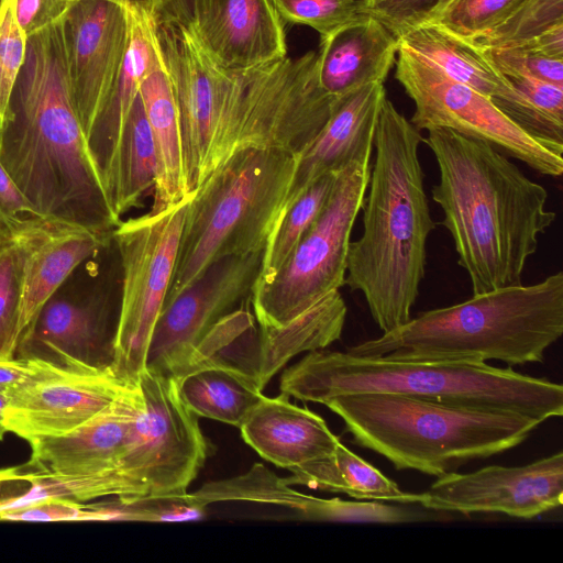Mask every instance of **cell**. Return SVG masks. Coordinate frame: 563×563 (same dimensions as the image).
I'll list each match as a JSON object with an SVG mask.
<instances>
[{
	"mask_svg": "<svg viewBox=\"0 0 563 563\" xmlns=\"http://www.w3.org/2000/svg\"><path fill=\"white\" fill-rule=\"evenodd\" d=\"M156 33L177 104L188 189L194 191L201 184L227 70L207 55L191 27L158 22Z\"/></svg>",
	"mask_w": 563,
	"mask_h": 563,
	"instance_id": "18",
	"label": "cell"
},
{
	"mask_svg": "<svg viewBox=\"0 0 563 563\" xmlns=\"http://www.w3.org/2000/svg\"><path fill=\"white\" fill-rule=\"evenodd\" d=\"M34 371L32 360L12 357L0 358V393L7 396L24 383Z\"/></svg>",
	"mask_w": 563,
	"mask_h": 563,
	"instance_id": "47",
	"label": "cell"
},
{
	"mask_svg": "<svg viewBox=\"0 0 563 563\" xmlns=\"http://www.w3.org/2000/svg\"><path fill=\"white\" fill-rule=\"evenodd\" d=\"M523 1L444 0L416 22H433L464 40H471L501 22Z\"/></svg>",
	"mask_w": 563,
	"mask_h": 563,
	"instance_id": "38",
	"label": "cell"
},
{
	"mask_svg": "<svg viewBox=\"0 0 563 563\" xmlns=\"http://www.w3.org/2000/svg\"><path fill=\"white\" fill-rule=\"evenodd\" d=\"M385 95L384 84L374 82L339 100L324 126L298 155L282 212L324 174L339 172L353 161L372 157Z\"/></svg>",
	"mask_w": 563,
	"mask_h": 563,
	"instance_id": "21",
	"label": "cell"
},
{
	"mask_svg": "<svg viewBox=\"0 0 563 563\" xmlns=\"http://www.w3.org/2000/svg\"><path fill=\"white\" fill-rule=\"evenodd\" d=\"M272 1V0H271Z\"/></svg>",
	"mask_w": 563,
	"mask_h": 563,
	"instance_id": "53",
	"label": "cell"
},
{
	"mask_svg": "<svg viewBox=\"0 0 563 563\" xmlns=\"http://www.w3.org/2000/svg\"><path fill=\"white\" fill-rule=\"evenodd\" d=\"M25 47L26 36L16 22L14 0H3L0 7V131Z\"/></svg>",
	"mask_w": 563,
	"mask_h": 563,
	"instance_id": "40",
	"label": "cell"
},
{
	"mask_svg": "<svg viewBox=\"0 0 563 563\" xmlns=\"http://www.w3.org/2000/svg\"><path fill=\"white\" fill-rule=\"evenodd\" d=\"M563 334V272L411 317L405 324L346 350L356 356L541 363Z\"/></svg>",
	"mask_w": 563,
	"mask_h": 563,
	"instance_id": "5",
	"label": "cell"
},
{
	"mask_svg": "<svg viewBox=\"0 0 563 563\" xmlns=\"http://www.w3.org/2000/svg\"><path fill=\"white\" fill-rule=\"evenodd\" d=\"M131 10L142 11L154 18L157 0H111Z\"/></svg>",
	"mask_w": 563,
	"mask_h": 563,
	"instance_id": "49",
	"label": "cell"
},
{
	"mask_svg": "<svg viewBox=\"0 0 563 563\" xmlns=\"http://www.w3.org/2000/svg\"><path fill=\"white\" fill-rule=\"evenodd\" d=\"M482 51L504 76H530L563 87V59L547 57L520 46Z\"/></svg>",
	"mask_w": 563,
	"mask_h": 563,
	"instance_id": "41",
	"label": "cell"
},
{
	"mask_svg": "<svg viewBox=\"0 0 563 563\" xmlns=\"http://www.w3.org/2000/svg\"><path fill=\"white\" fill-rule=\"evenodd\" d=\"M563 503V453L522 466L490 465L439 476L417 504L435 511L490 512L531 519Z\"/></svg>",
	"mask_w": 563,
	"mask_h": 563,
	"instance_id": "16",
	"label": "cell"
},
{
	"mask_svg": "<svg viewBox=\"0 0 563 563\" xmlns=\"http://www.w3.org/2000/svg\"><path fill=\"white\" fill-rule=\"evenodd\" d=\"M29 216L37 214L0 159V219Z\"/></svg>",
	"mask_w": 563,
	"mask_h": 563,
	"instance_id": "45",
	"label": "cell"
},
{
	"mask_svg": "<svg viewBox=\"0 0 563 563\" xmlns=\"http://www.w3.org/2000/svg\"><path fill=\"white\" fill-rule=\"evenodd\" d=\"M395 64L396 79L415 103L409 121L417 130L449 129L463 136L485 141L540 174L562 175L563 145L533 137L490 98L450 78L401 45Z\"/></svg>",
	"mask_w": 563,
	"mask_h": 563,
	"instance_id": "12",
	"label": "cell"
},
{
	"mask_svg": "<svg viewBox=\"0 0 563 563\" xmlns=\"http://www.w3.org/2000/svg\"><path fill=\"white\" fill-rule=\"evenodd\" d=\"M190 191L179 202L120 222L112 232L122 286L112 373L135 385L146 367L151 338L174 275Z\"/></svg>",
	"mask_w": 563,
	"mask_h": 563,
	"instance_id": "10",
	"label": "cell"
},
{
	"mask_svg": "<svg viewBox=\"0 0 563 563\" xmlns=\"http://www.w3.org/2000/svg\"><path fill=\"white\" fill-rule=\"evenodd\" d=\"M144 408L139 382L126 385L102 411L74 430L30 444L29 468L53 476H86L110 471L130 446Z\"/></svg>",
	"mask_w": 563,
	"mask_h": 563,
	"instance_id": "19",
	"label": "cell"
},
{
	"mask_svg": "<svg viewBox=\"0 0 563 563\" xmlns=\"http://www.w3.org/2000/svg\"><path fill=\"white\" fill-rule=\"evenodd\" d=\"M0 159L38 217L100 234H112L121 222L74 107L60 20L26 37Z\"/></svg>",
	"mask_w": 563,
	"mask_h": 563,
	"instance_id": "1",
	"label": "cell"
},
{
	"mask_svg": "<svg viewBox=\"0 0 563 563\" xmlns=\"http://www.w3.org/2000/svg\"><path fill=\"white\" fill-rule=\"evenodd\" d=\"M239 429L264 460L289 472L328 456L341 442L323 418L283 394L263 395Z\"/></svg>",
	"mask_w": 563,
	"mask_h": 563,
	"instance_id": "22",
	"label": "cell"
},
{
	"mask_svg": "<svg viewBox=\"0 0 563 563\" xmlns=\"http://www.w3.org/2000/svg\"><path fill=\"white\" fill-rule=\"evenodd\" d=\"M380 1L382 0H363L365 11H367L371 8H373L375 4H377Z\"/></svg>",
	"mask_w": 563,
	"mask_h": 563,
	"instance_id": "51",
	"label": "cell"
},
{
	"mask_svg": "<svg viewBox=\"0 0 563 563\" xmlns=\"http://www.w3.org/2000/svg\"><path fill=\"white\" fill-rule=\"evenodd\" d=\"M144 397L133 440L109 471L118 496L187 493L208 456L197 416L181 400L174 378L144 369Z\"/></svg>",
	"mask_w": 563,
	"mask_h": 563,
	"instance_id": "11",
	"label": "cell"
},
{
	"mask_svg": "<svg viewBox=\"0 0 563 563\" xmlns=\"http://www.w3.org/2000/svg\"><path fill=\"white\" fill-rule=\"evenodd\" d=\"M280 394L323 404L343 395L383 393L529 416L563 415V386L486 362L401 360L316 350L285 369Z\"/></svg>",
	"mask_w": 563,
	"mask_h": 563,
	"instance_id": "4",
	"label": "cell"
},
{
	"mask_svg": "<svg viewBox=\"0 0 563 563\" xmlns=\"http://www.w3.org/2000/svg\"><path fill=\"white\" fill-rule=\"evenodd\" d=\"M156 166L154 141L139 93L123 128L107 187L108 200L119 218L139 207L145 191L154 187Z\"/></svg>",
	"mask_w": 563,
	"mask_h": 563,
	"instance_id": "31",
	"label": "cell"
},
{
	"mask_svg": "<svg viewBox=\"0 0 563 563\" xmlns=\"http://www.w3.org/2000/svg\"><path fill=\"white\" fill-rule=\"evenodd\" d=\"M371 157L338 172L318 218L283 267L251 296L258 330L283 327L318 300L345 285L352 229L367 190Z\"/></svg>",
	"mask_w": 563,
	"mask_h": 563,
	"instance_id": "9",
	"label": "cell"
},
{
	"mask_svg": "<svg viewBox=\"0 0 563 563\" xmlns=\"http://www.w3.org/2000/svg\"><path fill=\"white\" fill-rule=\"evenodd\" d=\"M525 99L521 129L541 141L563 145V87L530 76H505Z\"/></svg>",
	"mask_w": 563,
	"mask_h": 563,
	"instance_id": "37",
	"label": "cell"
},
{
	"mask_svg": "<svg viewBox=\"0 0 563 563\" xmlns=\"http://www.w3.org/2000/svg\"><path fill=\"white\" fill-rule=\"evenodd\" d=\"M559 23H563V0H525L501 22L466 41L479 49L508 47Z\"/></svg>",
	"mask_w": 563,
	"mask_h": 563,
	"instance_id": "36",
	"label": "cell"
},
{
	"mask_svg": "<svg viewBox=\"0 0 563 563\" xmlns=\"http://www.w3.org/2000/svg\"><path fill=\"white\" fill-rule=\"evenodd\" d=\"M297 158L279 150L245 148L194 190L164 305L214 261L264 251L282 212Z\"/></svg>",
	"mask_w": 563,
	"mask_h": 563,
	"instance_id": "7",
	"label": "cell"
},
{
	"mask_svg": "<svg viewBox=\"0 0 563 563\" xmlns=\"http://www.w3.org/2000/svg\"><path fill=\"white\" fill-rule=\"evenodd\" d=\"M60 24L71 98L87 141L119 79L130 40L129 9L111 0H71Z\"/></svg>",
	"mask_w": 563,
	"mask_h": 563,
	"instance_id": "15",
	"label": "cell"
},
{
	"mask_svg": "<svg viewBox=\"0 0 563 563\" xmlns=\"http://www.w3.org/2000/svg\"><path fill=\"white\" fill-rule=\"evenodd\" d=\"M322 405L343 420L355 444L396 470L437 477L519 445L542 423L516 412L396 394L335 396Z\"/></svg>",
	"mask_w": 563,
	"mask_h": 563,
	"instance_id": "6",
	"label": "cell"
},
{
	"mask_svg": "<svg viewBox=\"0 0 563 563\" xmlns=\"http://www.w3.org/2000/svg\"><path fill=\"white\" fill-rule=\"evenodd\" d=\"M38 218L0 219V358L15 356L25 262Z\"/></svg>",
	"mask_w": 563,
	"mask_h": 563,
	"instance_id": "32",
	"label": "cell"
},
{
	"mask_svg": "<svg viewBox=\"0 0 563 563\" xmlns=\"http://www.w3.org/2000/svg\"><path fill=\"white\" fill-rule=\"evenodd\" d=\"M191 30L207 55L227 70L287 56L283 21L271 0H194Z\"/></svg>",
	"mask_w": 563,
	"mask_h": 563,
	"instance_id": "20",
	"label": "cell"
},
{
	"mask_svg": "<svg viewBox=\"0 0 563 563\" xmlns=\"http://www.w3.org/2000/svg\"><path fill=\"white\" fill-rule=\"evenodd\" d=\"M32 361L33 373L8 395L3 411L7 431L27 443L74 430L107 408L126 386L112 372Z\"/></svg>",
	"mask_w": 563,
	"mask_h": 563,
	"instance_id": "17",
	"label": "cell"
},
{
	"mask_svg": "<svg viewBox=\"0 0 563 563\" xmlns=\"http://www.w3.org/2000/svg\"><path fill=\"white\" fill-rule=\"evenodd\" d=\"M285 481L311 489L342 493L354 499L417 504L418 494L406 493L396 482L352 452L341 442L317 461L290 471Z\"/></svg>",
	"mask_w": 563,
	"mask_h": 563,
	"instance_id": "30",
	"label": "cell"
},
{
	"mask_svg": "<svg viewBox=\"0 0 563 563\" xmlns=\"http://www.w3.org/2000/svg\"><path fill=\"white\" fill-rule=\"evenodd\" d=\"M119 310L80 265L20 335L15 355L60 368L112 372Z\"/></svg>",
	"mask_w": 563,
	"mask_h": 563,
	"instance_id": "13",
	"label": "cell"
},
{
	"mask_svg": "<svg viewBox=\"0 0 563 563\" xmlns=\"http://www.w3.org/2000/svg\"><path fill=\"white\" fill-rule=\"evenodd\" d=\"M129 15L130 40L119 79L104 112L87 139L104 190L123 128L141 85L152 70L164 63L154 18L131 9Z\"/></svg>",
	"mask_w": 563,
	"mask_h": 563,
	"instance_id": "26",
	"label": "cell"
},
{
	"mask_svg": "<svg viewBox=\"0 0 563 563\" xmlns=\"http://www.w3.org/2000/svg\"><path fill=\"white\" fill-rule=\"evenodd\" d=\"M398 48V37L366 12L320 40L319 82L336 100L367 85L384 84L396 63Z\"/></svg>",
	"mask_w": 563,
	"mask_h": 563,
	"instance_id": "23",
	"label": "cell"
},
{
	"mask_svg": "<svg viewBox=\"0 0 563 563\" xmlns=\"http://www.w3.org/2000/svg\"><path fill=\"white\" fill-rule=\"evenodd\" d=\"M346 312L340 291L333 290L283 327L258 330L257 383L261 389L294 356L325 349L338 341Z\"/></svg>",
	"mask_w": 563,
	"mask_h": 563,
	"instance_id": "28",
	"label": "cell"
},
{
	"mask_svg": "<svg viewBox=\"0 0 563 563\" xmlns=\"http://www.w3.org/2000/svg\"><path fill=\"white\" fill-rule=\"evenodd\" d=\"M154 20L177 22L191 27L194 22V0H157Z\"/></svg>",
	"mask_w": 563,
	"mask_h": 563,
	"instance_id": "48",
	"label": "cell"
},
{
	"mask_svg": "<svg viewBox=\"0 0 563 563\" xmlns=\"http://www.w3.org/2000/svg\"><path fill=\"white\" fill-rule=\"evenodd\" d=\"M71 0H14L16 22L27 37L59 21Z\"/></svg>",
	"mask_w": 563,
	"mask_h": 563,
	"instance_id": "43",
	"label": "cell"
},
{
	"mask_svg": "<svg viewBox=\"0 0 563 563\" xmlns=\"http://www.w3.org/2000/svg\"><path fill=\"white\" fill-rule=\"evenodd\" d=\"M423 136L384 96L375 157L362 203L363 232L350 242L345 285L361 291L382 332L410 320L424 277L427 240L435 228L424 189Z\"/></svg>",
	"mask_w": 563,
	"mask_h": 563,
	"instance_id": "3",
	"label": "cell"
},
{
	"mask_svg": "<svg viewBox=\"0 0 563 563\" xmlns=\"http://www.w3.org/2000/svg\"><path fill=\"white\" fill-rule=\"evenodd\" d=\"M2 1H3V0H0V7H1Z\"/></svg>",
	"mask_w": 563,
	"mask_h": 563,
	"instance_id": "52",
	"label": "cell"
},
{
	"mask_svg": "<svg viewBox=\"0 0 563 563\" xmlns=\"http://www.w3.org/2000/svg\"><path fill=\"white\" fill-rule=\"evenodd\" d=\"M98 521L176 522L202 518L207 508L187 492L179 495L113 496L92 503Z\"/></svg>",
	"mask_w": 563,
	"mask_h": 563,
	"instance_id": "35",
	"label": "cell"
},
{
	"mask_svg": "<svg viewBox=\"0 0 563 563\" xmlns=\"http://www.w3.org/2000/svg\"><path fill=\"white\" fill-rule=\"evenodd\" d=\"M7 402L8 396L3 393H0V441H2L4 439V435L8 433L3 424V411Z\"/></svg>",
	"mask_w": 563,
	"mask_h": 563,
	"instance_id": "50",
	"label": "cell"
},
{
	"mask_svg": "<svg viewBox=\"0 0 563 563\" xmlns=\"http://www.w3.org/2000/svg\"><path fill=\"white\" fill-rule=\"evenodd\" d=\"M263 252L223 256L163 306L152 333L146 369L176 379L205 334L246 295L258 277Z\"/></svg>",
	"mask_w": 563,
	"mask_h": 563,
	"instance_id": "14",
	"label": "cell"
},
{
	"mask_svg": "<svg viewBox=\"0 0 563 563\" xmlns=\"http://www.w3.org/2000/svg\"><path fill=\"white\" fill-rule=\"evenodd\" d=\"M336 174L332 172L318 178L278 217L264 247L255 283L268 282L286 263L323 209Z\"/></svg>",
	"mask_w": 563,
	"mask_h": 563,
	"instance_id": "34",
	"label": "cell"
},
{
	"mask_svg": "<svg viewBox=\"0 0 563 563\" xmlns=\"http://www.w3.org/2000/svg\"><path fill=\"white\" fill-rule=\"evenodd\" d=\"M318 62L316 49L225 71L201 184L245 148L300 155L339 102L322 89Z\"/></svg>",
	"mask_w": 563,
	"mask_h": 563,
	"instance_id": "8",
	"label": "cell"
},
{
	"mask_svg": "<svg viewBox=\"0 0 563 563\" xmlns=\"http://www.w3.org/2000/svg\"><path fill=\"white\" fill-rule=\"evenodd\" d=\"M282 20L303 24L327 38L366 13L363 0H272Z\"/></svg>",
	"mask_w": 563,
	"mask_h": 563,
	"instance_id": "39",
	"label": "cell"
},
{
	"mask_svg": "<svg viewBox=\"0 0 563 563\" xmlns=\"http://www.w3.org/2000/svg\"><path fill=\"white\" fill-rule=\"evenodd\" d=\"M0 521H96V517L90 503L64 497H48L22 507L0 511Z\"/></svg>",
	"mask_w": 563,
	"mask_h": 563,
	"instance_id": "42",
	"label": "cell"
},
{
	"mask_svg": "<svg viewBox=\"0 0 563 563\" xmlns=\"http://www.w3.org/2000/svg\"><path fill=\"white\" fill-rule=\"evenodd\" d=\"M185 406L197 417L240 428L263 396L250 374L221 363H205L175 379Z\"/></svg>",
	"mask_w": 563,
	"mask_h": 563,
	"instance_id": "29",
	"label": "cell"
},
{
	"mask_svg": "<svg viewBox=\"0 0 563 563\" xmlns=\"http://www.w3.org/2000/svg\"><path fill=\"white\" fill-rule=\"evenodd\" d=\"M111 241L112 234L38 218L25 262L20 335L68 276Z\"/></svg>",
	"mask_w": 563,
	"mask_h": 563,
	"instance_id": "25",
	"label": "cell"
},
{
	"mask_svg": "<svg viewBox=\"0 0 563 563\" xmlns=\"http://www.w3.org/2000/svg\"><path fill=\"white\" fill-rule=\"evenodd\" d=\"M140 95L156 152V179L151 212L189 195L177 104L164 63L143 80Z\"/></svg>",
	"mask_w": 563,
	"mask_h": 563,
	"instance_id": "27",
	"label": "cell"
},
{
	"mask_svg": "<svg viewBox=\"0 0 563 563\" xmlns=\"http://www.w3.org/2000/svg\"><path fill=\"white\" fill-rule=\"evenodd\" d=\"M514 46H520L547 57L563 59V23L555 24Z\"/></svg>",
	"mask_w": 563,
	"mask_h": 563,
	"instance_id": "46",
	"label": "cell"
},
{
	"mask_svg": "<svg viewBox=\"0 0 563 563\" xmlns=\"http://www.w3.org/2000/svg\"><path fill=\"white\" fill-rule=\"evenodd\" d=\"M423 143L433 153L439 183L432 199L443 211L457 264L473 295L522 284L539 235L556 218L548 190L485 141L449 129H430Z\"/></svg>",
	"mask_w": 563,
	"mask_h": 563,
	"instance_id": "2",
	"label": "cell"
},
{
	"mask_svg": "<svg viewBox=\"0 0 563 563\" xmlns=\"http://www.w3.org/2000/svg\"><path fill=\"white\" fill-rule=\"evenodd\" d=\"M444 0H382L366 12L380 20L393 33L421 19Z\"/></svg>",
	"mask_w": 563,
	"mask_h": 563,
	"instance_id": "44",
	"label": "cell"
},
{
	"mask_svg": "<svg viewBox=\"0 0 563 563\" xmlns=\"http://www.w3.org/2000/svg\"><path fill=\"white\" fill-rule=\"evenodd\" d=\"M290 486L285 478L255 463L242 475L206 483L189 494L206 508L217 501H253L286 507L307 520L319 521L324 498L299 493Z\"/></svg>",
	"mask_w": 563,
	"mask_h": 563,
	"instance_id": "33",
	"label": "cell"
},
{
	"mask_svg": "<svg viewBox=\"0 0 563 563\" xmlns=\"http://www.w3.org/2000/svg\"><path fill=\"white\" fill-rule=\"evenodd\" d=\"M399 45L430 62L450 78L490 98L509 118L527 110L525 99L484 52L440 24L419 21L394 33Z\"/></svg>",
	"mask_w": 563,
	"mask_h": 563,
	"instance_id": "24",
	"label": "cell"
}]
</instances>
